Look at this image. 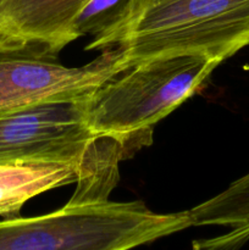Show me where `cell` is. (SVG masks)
<instances>
[{
  "label": "cell",
  "mask_w": 249,
  "mask_h": 250,
  "mask_svg": "<svg viewBox=\"0 0 249 250\" xmlns=\"http://www.w3.org/2000/svg\"><path fill=\"white\" fill-rule=\"evenodd\" d=\"M249 46V0H129L85 50L115 48L127 65L167 55L220 63Z\"/></svg>",
  "instance_id": "obj_1"
},
{
  "label": "cell",
  "mask_w": 249,
  "mask_h": 250,
  "mask_svg": "<svg viewBox=\"0 0 249 250\" xmlns=\"http://www.w3.org/2000/svg\"><path fill=\"white\" fill-rule=\"evenodd\" d=\"M89 95L0 114V163L73 166L78 180L68 204L109 200L119 181V163L126 156L119 144L88 129L85 111Z\"/></svg>",
  "instance_id": "obj_2"
},
{
  "label": "cell",
  "mask_w": 249,
  "mask_h": 250,
  "mask_svg": "<svg viewBox=\"0 0 249 250\" xmlns=\"http://www.w3.org/2000/svg\"><path fill=\"white\" fill-rule=\"evenodd\" d=\"M220 65L202 55H167L136 63L87 98L88 129L129 158L153 141L155 125L203 88Z\"/></svg>",
  "instance_id": "obj_3"
},
{
  "label": "cell",
  "mask_w": 249,
  "mask_h": 250,
  "mask_svg": "<svg viewBox=\"0 0 249 250\" xmlns=\"http://www.w3.org/2000/svg\"><path fill=\"white\" fill-rule=\"evenodd\" d=\"M190 227L187 211L159 214L142 202L66 204L0 221V250H129Z\"/></svg>",
  "instance_id": "obj_4"
},
{
  "label": "cell",
  "mask_w": 249,
  "mask_h": 250,
  "mask_svg": "<svg viewBox=\"0 0 249 250\" xmlns=\"http://www.w3.org/2000/svg\"><path fill=\"white\" fill-rule=\"evenodd\" d=\"M56 55L36 44L0 48V114L87 97L129 68L115 48L80 67L62 65Z\"/></svg>",
  "instance_id": "obj_5"
},
{
  "label": "cell",
  "mask_w": 249,
  "mask_h": 250,
  "mask_svg": "<svg viewBox=\"0 0 249 250\" xmlns=\"http://www.w3.org/2000/svg\"><path fill=\"white\" fill-rule=\"evenodd\" d=\"M90 0H0V48L36 44L58 54Z\"/></svg>",
  "instance_id": "obj_6"
},
{
  "label": "cell",
  "mask_w": 249,
  "mask_h": 250,
  "mask_svg": "<svg viewBox=\"0 0 249 250\" xmlns=\"http://www.w3.org/2000/svg\"><path fill=\"white\" fill-rule=\"evenodd\" d=\"M190 227L222 226L228 231L193 242L194 250H238L249 241V172L215 197L188 210Z\"/></svg>",
  "instance_id": "obj_7"
},
{
  "label": "cell",
  "mask_w": 249,
  "mask_h": 250,
  "mask_svg": "<svg viewBox=\"0 0 249 250\" xmlns=\"http://www.w3.org/2000/svg\"><path fill=\"white\" fill-rule=\"evenodd\" d=\"M73 166L42 163H0V216H19L32 198L54 188L76 183Z\"/></svg>",
  "instance_id": "obj_8"
},
{
  "label": "cell",
  "mask_w": 249,
  "mask_h": 250,
  "mask_svg": "<svg viewBox=\"0 0 249 250\" xmlns=\"http://www.w3.org/2000/svg\"><path fill=\"white\" fill-rule=\"evenodd\" d=\"M129 0H90L72 24L75 41L85 34L97 36L111 26L121 16Z\"/></svg>",
  "instance_id": "obj_9"
}]
</instances>
